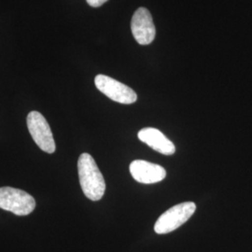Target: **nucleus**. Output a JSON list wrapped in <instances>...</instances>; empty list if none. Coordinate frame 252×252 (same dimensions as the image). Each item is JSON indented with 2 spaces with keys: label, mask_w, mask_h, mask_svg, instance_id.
I'll return each instance as SVG.
<instances>
[{
  "label": "nucleus",
  "mask_w": 252,
  "mask_h": 252,
  "mask_svg": "<svg viewBox=\"0 0 252 252\" xmlns=\"http://www.w3.org/2000/svg\"><path fill=\"white\" fill-rule=\"evenodd\" d=\"M78 172L81 189L87 198L99 201L106 190V182L94 158L82 153L78 161Z\"/></svg>",
  "instance_id": "f257e3e1"
},
{
  "label": "nucleus",
  "mask_w": 252,
  "mask_h": 252,
  "mask_svg": "<svg viewBox=\"0 0 252 252\" xmlns=\"http://www.w3.org/2000/svg\"><path fill=\"white\" fill-rule=\"evenodd\" d=\"M196 210V205L193 202H184L166 210L157 220L154 231L158 234H169L180 228Z\"/></svg>",
  "instance_id": "f03ea898"
},
{
  "label": "nucleus",
  "mask_w": 252,
  "mask_h": 252,
  "mask_svg": "<svg viewBox=\"0 0 252 252\" xmlns=\"http://www.w3.org/2000/svg\"><path fill=\"white\" fill-rule=\"evenodd\" d=\"M35 207V199L27 191L11 187L0 188V208L17 216H27Z\"/></svg>",
  "instance_id": "7ed1b4c3"
},
{
  "label": "nucleus",
  "mask_w": 252,
  "mask_h": 252,
  "mask_svg": "<svg viewBox=\"0 0 252 252\" xmlns=\"http://www.w3.org/2000/svg\"><path fill=\"white\" fill-rule=\"evenodd\" d=\"M27 123L29 133L40 150L47 153H54V135L44 116L38 111H31L27 115Z\"/></svg>",
  "instance_id": "20e7f679"
},
{
  "label": "nucleus",
  "mask_w": 252,
  "mask_h": 252,
  "mask_svg": "<svg viewBox=\"0 0 252 252\" xmlns=\"http://www.w3.org/2000/svg\"><path fill=\"white\" fill-rule=\"evenodd\" d=\"M94 83L101 93L118 103L130 105L137 100L135 91L106 75H97Z\"/></svg>",
  "instance_id": "39448f33"
},
{
  "label": "nucleus",
  "mask_w": 252,
  "mask_h": 252,
  "mask_svg": "<svg viewBox=\"0 0 252 252\" xmlns=\"http://www.w3.org/2000/svg\"><path fill=\"white\" fill-rule=\"evenodd\" d=\"M131 30L135 40L140 45H149L156 35L153 17L146 8H139L135 11L131 22Z\"/></svg>",
  "instance_id": "423d86ee"
},
{
  "label": "nucleus",
  "mask_w": 252,
  "mask_h": 252,
  "mask_svg": "<svg viewBox=\"0 0 252 252\" xmlns=\"http://www.w3.org/2000/svg\"><path fill=\"white\" fill-rule=\"evenodd\" d=\"M129 170L134 180L144 184L157 183L166 177V171L162 166L143 160L131 162Z\"/></svg>",
  "instance_id": "0eeeda50"
},
{
  "label": "nucleus",
  "mask_w": 252,
  "mask_h": 252,
  "mask_svg": "<svg viewBox=\"0 0 252 252\" xmlns=\"http://www.w3.org/2000/svg\"><path fill=\"white\" fill-rule=\"evenodd\" d=\"M137 136L140 141L163 155H172L176 152L174 143L156 128H143L138 132Z\"/></svg>",
  "instance_id": "6e6552de"
},
{
  "label": "nucleus",
  "mask_w": 252,
  "mask_h": 252,
  "mask_svg": "<svg viewBox=\"0 0 252 252\" xmlns=\"http://www.w3.org/2000/svg\"><path fill=\"white\" fill-rule=\"evenodd\" d=\"M87 3L93 8H98L101 7L103 4H105L108 0H86Z\"/></svg>",
  "instance_id": "1a4fd4ad"
}]
</instances>
